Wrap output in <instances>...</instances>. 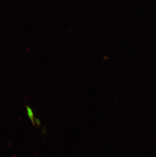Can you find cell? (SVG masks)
<instances>
[{
  "label": "cell",
  "instance_id": "1",
  "mask_svg": "<svg viewBox=\"0 0 156 157\" xmlns=\"http://www.w3.org/2000/svg\"><path fill=\"white\" fill-rule=\"evenodd\" d=\"M26 108H27V113H28V117H29L30 120L31 121L32 124H35V122H34L35 118H34V113L32 112V108H31L30 106H27Z\"/></svg>",
  "mask_w": 156,
  "mask_h": 157
},
{
  "label": "cell",
  "instance_id": "2",
  "mask_svg": "<svg viewBox=\"0 0 156 157\" xmlns=\"http://www.w3.org/2000/svg\"><path fill=\"white\" fill-rule=\"evenodd\" d=\"M34 122H35V123L38 126H40V124H41V122H40V121L39 120V119H35Z\"/></svg>",
  "mask_w": 156,
  "mask_h": 157
}]
</instances>
